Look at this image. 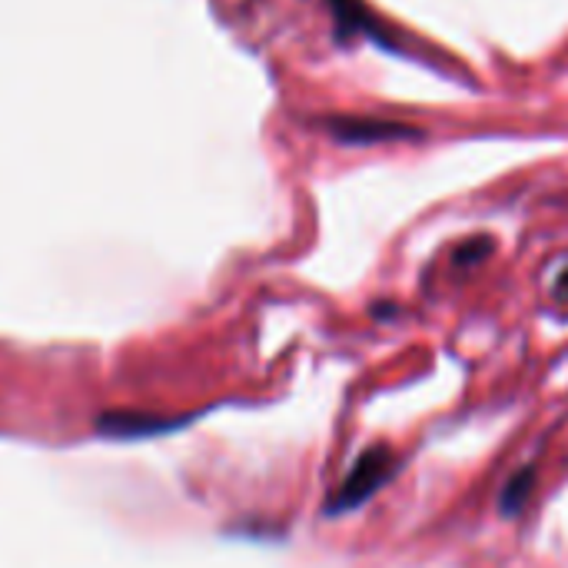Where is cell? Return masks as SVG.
<instances>
[{"label": "cell", "instance_id": "3", "mask_svg": "<svg viewBox=\"0 0 568 568\" xmlns=\"http://www.w3.org/2000/svg\"><path fill=\"white\" fill-rule=\"evenodd\" d=\"M532 486H536V469H523L519 476H513V479L506 483L503 499H499L503 516H519L523 506H526V499H529V493H532Z\"/></svg>", "mask_w": 568, "mask_h": 568}, {"label": "cell", "instance_id": "2", "mask_svg": "<svg viewBox=\"0 0 568 568\" xmlns=\"http://www.w3.org/2000/svg\"><path fill=\"white\" fill-rule=\"evenodd\" d=\"M343 140H393V136H409L413 126H393V123H366V120H349V123H339L336 130Z\"/></svg>", "mask_w": 568, "mask_h": 568}, {"label": "cell", "instance_id": "1", "mask_svg": "<svg viewBox=\"0 0 568 568\" xmlns=\"http://www.w3.org/2000/svg\"><path fill=\"white\" fill-rule=\"evenodd\" d=\"M396 473V456L386 449V446H373L366 449L356 466L349 469V476L343 479V486L336 489L333 503L326 506L329 516H343V513H353L359 506H366L386 483L389 476Z\"/></svg>", "mask_w": 568, "mask_h": 568}]
</instances>
